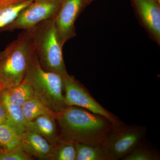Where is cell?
<instances>
[{"label":"cell","mask_w":160,"mask_h":160,"mask_svg":"<svg viewBox=\"0 0 160 160\" xmlns=\"http://www.w3.org/2000/svg\"><path fill=\"white\" fill-rule=\"evenodd\" d=\"M56 120L60 137L74 143L102 144L113 129L111 123L105 118L76 106H68L57 115Z\"/></svg>","instance_id":"obj_1"},{"label":"cell","mask_w":160,"mask_h":160,"mask_svg":"<svg viewBox=\"0 0 160 160\" xmlns=\"http://www.w3.org/2000/svg\"><path fill=\"white\" fill-rule=\"evenodd\" d=\"M35 52L29 29L23 30L2 51L0 59V82L5 90L14 88L22 82Z\"/></svg>","instance_id":"obj_2"},{"label":"cell","mask_w":160,"mask_h":160,"mask_svg":"<svg viewBox=\"0 0 160 160\" xmlns=\"http://www.w3.org/2000/svg\"><path fill=\"white\" fill-rule=\"evenodd\" d=\"M25 79L31 85L35 96L56 115L68 107L63 93V77L55 72L43 69L36 52Z\"/></svg>","instance_id":"obj_3"},{"label":"cell","mask_w":160,"mask_h":160,"mask_svg":"<svg viewBox=\"0 0 160 160\" xmlns=\"http://www.w3.org/2000/svg\"><path fill=\"white\" fill-rule=\"evenodd\" d=\"M54 19L44 21L29 29L41 66L64 78L68 73L63 59V46L58 37Z\"/></svg>","instance_id":"obj_4"},{"label":"cell","mask_w":160,"mask_h":160,"mask_svg":"<svg viewBox=\"0 0 160 160\" xmlns=\"http://www.w3.org/2000/svg\"><path fill=\"white\" fill-rule=\"evenodd\" d=\"M146 131L145 127L136 126L112 129L102 144L107 160L122 159L139 145Z\"/></svg>","instance_id":"obj_5"},{"label":"cell","mask_w":160,"mask_h":160,"mask_svg":"<svg viewBox=\"0 0 160 160\" xmlns=\"http://www.w3.org/2000/svg\"><path fill=\"white\" fill-rule=\"evenodd\" d=\"M65 98L68 106H76L102 116L111 123L113 129L122 126L117 117L103 107L74 77L69 74L63 78Z\"/></svg>","instance_id":"obj_6"},{"label":"cell","mask_w":160,"mask_h":160,"mask_svg":"<svg viewBox=\"0 0 160 160\" xmlns=\"http://www.w3.org/2000/svg\"><path fill=\"white\" fill-rule=\"evenodd\" d=\"M62 2V0H33L2 32L30 29L44 21L55 18Z\"/></svg>","instance_id":"obj_7"},{"label":"cell","mask_w":160,"mask_h":160,"mask_svg":"<svg viewBox=\"0 0 160 160\" xmlns=\"http://www.w3.org/2000/svg\"><path fill=\"white\" fill-rule=\"evenodd\" d=\"M87 0H62L54 22L62 46L76 36L75 24L86 6Z\"/></svg>","instance_id":"obj_8"},{"label":"cell","mask_w":160,"mask_h":160,"mask_svg":"<svg viewBox=\"0 0 160 160\" xmlns=\"http://www.w3.org/2000/svg\"><path fill=\"white\" fill-rule=\"evenodd\" d=\"M140 18L152 37L160 44V5L155 0H133Z\"/></svg>","instance_id":"obj_9"},{"label":"cell","mask_w":160,"mask_h":160,"mask_svg":"<svg viewBox=\"0 0 160 160\" xmlns=\"http://www.w3.org/2000/svg\"><path fill=\"white\" fill-rule=\"evenodd\" d=\"M21 147L32 158L38 160H51L53 146L40 134L26 130L21 134Z\"/></svg>","instance_id":"obj_10"},{"label":"cell","mask_w":160,"mask_h":160,"mask_svg":"<svg viewBox=\"0 0 160 160\" xmlns=\"http://www.w3.org/2000/svg\"><path fill=\"white\" fill-rule=\"evenodd\" d=\"M56 120V118L53 115H42L27 122L26 130L40 134L54 146L60 138L58 133Z\"/></svg>","instance_id":"obj_11"},{"label":"cell","mask_w":160,"mask_h":160,"mask_svg":"<svg viewBox=\"0 0 160 160\" xmlns=\"http://www.w3.org/2000/svg\"><path fill=\"white\" fill-rule=\"evenodd\" d=\"M33 0H15L11 2L0 4V32L14 21L20 12Z\"/></svg>","instance_id":"obj_12"},{"label":"cell","mask_w":160,"mask_h":160,"mask_svg":"<svg viewBox=\"0 0 160 160\" xmlns=\"http://www.w3.org/2000/svg\"><path fill=\"white\" fill-rule=\"evenodd\" d=\"M3 100L7 111L6 124L14 128L20 134L26 130L27 122L23 114L22 106L12 104L3 95Z\"/></svg>","instance_id":"obj_13"},{"label":"cell","mask_w":160,"mask_h":160,"mask_svg":"<svg viewBox=\"0 0 160 160\" xmlns=\"http://www.w3.org/2000/svg\"><path fill=\"white\" fill-rule=\"evenodd\" d=\"M3 93L10 103L21 106L34 96L31 85L25 78L18 86L12 89L5 90Z\"/></svg>","instance_id":"obj_14"},{"label":"cell","mask_w":160,"mask_h":160,"mask_svg":"<svg viewBox=\"0 0 160 160\" xmlns=\"http://www.w3.org/2000/svg\"><path fill=\"white\" fill-rule=\"evenodd\" d=\"M74 144L76 152V160H108L106 150L102 144Z\"/></svg>","instance_id":"obj_15"},{"label":"cell","mask_w":160,"mask_h":160,"mask_svg":"<svg viewBox=\"0 0 160 160\" xmlns=\"http://www.w3.org/2000/svg\"><path fill=\"white\" fill-rule=\"evenodd\" d=\"M22 135L7 124L0 125V146L5 150H12L20 146Z\"/></svg>","instance_id":"obj_16"},{"label":"cell","mask_w":160,"mask_h":160,"mask_svg":"<svg viewBox=\"0 0 160 160\" xmlns=\"http://www.w3.org/2000/svg\"><path fill=\"white\" fill-rule=\"evenodd\" d=\"M22 109L27 122L42 115H53L56 118V115L35 96L24 103Z\"/></svg>","instance_id":"obj_17"},{"label":"cell","mask_w":160,"mask_h":160,"mask_svg":"<svg viewBox=\"0 0 160 160\" xmlns=\"http://www.w3.org/2000/svg\"><path fill=\"white\" fill-rule=\"evenodd\" d=\"M53 146L51 160H76V152L73 142L60 137Z\"/></svg>","instance_id":"obj_18"},{"label":"cell","mask_w":160,"mask_h":160,"mask_svg":"<svg viewBox=\"0 0 160 160\" xmlns=\"http://www.w3.org/2000/svg\"><path fill=\"white\" fill-rule=\"evenodd\" d=\"M123 160H158L160 157L153 152L141 146L140 143L130 153L123 158Z\"/></svg>","instance_id":"obj_19"},{"label":"cell","mask_w":160,"mask_h":160,"mask_svg":"<svg viewBox=\"0 0 160 160\" xmlns=\"http://www.w3.org/2000/svg\"><path fill=\"white\" fill-rule=\"evenodd\" d=\"M33 158L25 152L21 146L10 150H0V160H32Z\"/></svg>","instance_id":"obj_20"},{"label":"cell","mask_w":160,"mask_h":160,"mask_svg":"<svg viewBox=\"0 0 160 160\" xmlns=\"http://www.w3.org/2000/svg\"><path fill=\"white\" fill-rule=\"evenodd\" d=\"M7 111L5 103L2 100L0 102V125L7 123Z\"/></svg>","instance_id":"obj_21"},{"label":"cell","mask_w":160,"mask_h":160,"mask_svg":"<svg viewBox=\"0 0 160 160\" xmlns=\"http://www.w3.org/2000/svg\"><path fill=\"white\" fill-rule=\"evenodd\" d=\"M15 0H0V4L11 2H13Z\"/></svg>","instance_id":"obj_22"},{"label":"cell","mask_w":160,"mask_h":160,"mask_svg":"<svg viewBox=\"0 0 160 160\" xmlns=\"http://www.w3.org/2000/svg\"><path fill=\"white\" fill-rule=\"evenodd\" d=\"M5 90V89H4L2 85V83L0 82V92H3Z\"/></svg>","instance_id":"obj_23"},{"label":"cell","mask_w":160,"mask_h":160,"mask_svg":"<svg viewBox=\"0 0 160 160\" xmlns=\"http://www.w3.org/2000/svg\"><path fill=\"white\" fill-rule=\"evenodd\" d=\"M3 91L0 92V102H1V101H2V100Z\"/></svg>","instance_id":"obj_24"},{"label":"cell","mask_w":160,"mask_h":160,"mask_svg":"<svg viewBox=\"0 0 160 160\" xmlns=\"http://www.w3.org/2000/svg\"><path fill=\"white\" fill-rule=\"evenodd\" d=\"M94 1V0H87V2H88V5L90 4V3L91 2H92V1Z\"/></svg>","instance_id":"obj_25"},{"label":"cell","mask_w":160,"mask_h":160,"mask_svg":"<svg viewBox=\"0 0 160 160\" xmlns=\"http://www.w3.org/2000/svg\"><path fill=\"white\" fill-rule=\"evenodd\" d=\"M2 51L0 52V59L2 57Z\"/></svg>","instance_id":"obj_26"},{"label":"cell","mask_w":160,"mask_h":160,"mask_svg":"<svg viewBox=\"0 0 160 160\" xmlns=\"http://www.w3.org/2000/svg\"><path fill=\"white\" fill-rule=\"evenodd\" d=\"M155 1L160 5V0H155Z\"/></svg>","instance_id":"obj_27"},{"label":"cell","mask_w":160,"mask_h":160,"mask_svg":"<svg viewBox=\"0 0 160 160\" xmlns=\"http://www.w3.org/2000/svg\"><path fill=\"white\" fill-rule=\"evenodd\" d=\"M2 147H1V146H0V150H2Z\"/></svg>","instance_id":"obj_28"}]
</instances>
